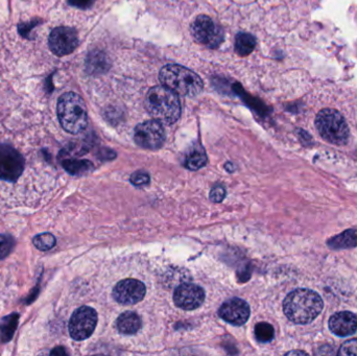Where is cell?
I'll list each match as a JSON object with an SVG mask.
<instances>
[{
	"mask_svg": "<svg viewBox=\"0 0 357 356\" xmlns=\"http://www.w3.org/2000/svg\"><path fill=\"white\" fill-rule=\"evenodd\" d=\"M50 355H67V353L63 347H56L50 353Z\"/></svg>",
	"mask_w": 357,
	"mask_h": 356,
	"instance_id": "f546056e",
	"label": "cell"
},
{
	"mask_svg": "<svg viewBox=\"0 0 357 356\" xmlns=\"http://www.w3.org/2000/svg\"><path fill=\"white\" fill-rule=\"evenodd\" d=\"M316 127L323 139L335 146H343L349 139L350 131L345 117L335 109L321 110L317 115Z\"/></svg>",
	"mask_w": 357,
	"mask_h": 356,
	"instance_id": "5b68a950",
	"label": "cell"
},
{
	"mask_svg": "<svg viewBox=\"0 0 357 356\" xmlns=\"http://www.w3.org/2000/svg\"><path fill=\"white\" fill-rule=\"evenodd\" d=\"M131 183L137 187H144L150 183V176L146 171H136L131 176Z\"/></svg>",
	"mask_w": 357,
	"mask_h": 356,
	"instance_id": "d4e9b609",
	"label": "cell"
},
{
	"mask_svg": "<svg viewBox=\"0 0 357 356\" xmlns=\"http://www.w3.org/2000/svg\"><path fill=\"white\" fill-rule=\"evenodd\" d=\"M327 245L329 248L335 249V250L357 247V229L346 230L344 233L331 238Z\"/></svg>",
	"mask_w": 357,
	"mask_h": 356,
	"instance_id": "2e32d148",
	"label": "cell"
},
{
	"mask_svg": "<svg viewBox=\"0 0 357 356\" xmlns=\"http://www.w3.org/2000/svg\"><path fill=\"white\" fill-rule=\"evenodd\" d=\"M40 23H41V20L35 19V20H31V22L19 24V33L22 35V37L26 38V39H31V36H29L31 35V31H33L38 24H40Z\"/></svg>",
	"mask_w": 357,
	"mask_h": 356,
	"instance_id": "4316f807",
	"label": "cell"
},
{
	"mask_svg": "<svg viewBox=\"0 0 357 356\" xmlns=\"http://www.w3.org/2000/svg\"><path fill=\"white\" fill-rule=\"evenodd\" d=\"M96 0H68V3L75 8H82V10H87L93 6Z\"/></svg>",
	"mask_w": 357,
	"mask_h": 356,
	"instance_id": "f1b7e54d",
	"label": "cell"
},
{
	"mask_svg": "<svg viewBox=\"0 0 357 356\" xmlns=\"http://www.w3.org/2000/svg\"><path fill=\"white\" fill-rule=\"evenodd\" d=\"M322 298L316 292L299 288L287 295L283 301V311L289 321L296 324H310L323 311Z\"/></svg>",
	"mask_w": 357,
	"mask_h": 356,
	"instance_id": "6da1fadb",
	"label": "cell"
},
{
	"mask_svg": "<svg viewBox=\"0 0 357 356\" xmlns=\"http://www.w3.org/2000/svg\"><path fill=\"white\" fill-rule=\"evenodd\" d=\"M329 328L341 338L352 336L357 330V316L350 311L337 313L329 320Z\"/></svg>",
	"mask_w": 357,
	"mask_h": 356,
	"instance_id": "5bb4252c",
	"label": "cell"
},
{
	"mask_svg": "<svg viewBox=\"0 0 357 356\" xmlns=\"http://www.w3.org/2000/svg\"><path fill=\"white\" fill-rule=\"evenodd\" d=\"M205 300V292L201 286L192 284H184L178 286L174 294V301L178 309L193 311L199 309Z\"/></svg>",
	"mask_w": 357,
	"mask_h": 356,
	"instance_id": "7c38bea8",
	"label": "cell"
},
{
	"mask_svg": "<svg viewBox=\"0 0 357 356\" xmlns=\"http://www.w3.org/2000/svg\"><path fill=\"white\" fill-rule=\"evenodd\" d=\"M56 113L61 125L68 133L79 134L87 127V107L75 92H67L59 98Z\"/></svg>",
	"mask_w": 357,
	"mask_h": 356,
	"instance_id": "3957f363",
	"label": "cell"
},
{
	"mask_svg": "<svg viewBox=\"0 0 357 356\" xmlns=\"http://www.w3.org/2000/svg\"><path fill=\"white\" fill-rule=\"evenodd\" d=\"M19 315L13 313L0 320V340L2 343H8L12 340L15 332L18 327Z\"/></svg>",
	"mask_w": 357,
	"mask_h": 356,
	"instance_id": "e0dca14e",
	"label": "cell"
},
{
	"mask_svg": "<svg viewBox=\"0 0 357 356\" xmlns=\"http://www.w3.org/2000/svg\"><path fill=\"white\" fill-rule=\"evenodd\" d=\"M56 238L52 233H42L33 238V244L38 250L50 251L56 246Z\"/></svg>",
	"mask_w": 357,
	"mask_h": 356,
	"instance_id": "7402d4cb",
	"label": "cell"
},
{
	"mask_svg": "<svg viewBox=\"0 0 357 356\" xmlns=\"http://www.w3.org/2000/svg\"><path fill=\"white\" fill-rule=\"evenodd\" d=\"M98 313L89 307L77 309L71 316L68 330L71 338L75 341H84L89 339L98 325Z\"/></svg>",
	"mask_w": 357,
	"mask_h": 356,
	"instance_id": "52a82bcc",
	"label": "cell"
},
{
	"mask_svg": "<svg viewBox=\"0 0 357 356\" xmlns=\"http://www.w3.org/2000/svg\"><path fill=\"white\" fill-rule=\"evenodd\" d=\"M106 62L105 54L100 52H92L86 61V67L90 73L102 72L104 68H106Z\"/></svg>",
	"mask_w": 357,
	"mask_h": 356,
	"instance_id": "44dd1931",
	"label": "cell"
},
{
	"mask_svg": "<svg viewBox=\"0 0 357 356\" xmlns=\"http://www.w3.org/2000/svg\"><path fill=\"white\" fill-rule=\"evenodd\" d=\"M165 130L162 123L157 121H148L135 127L134 140L140 148L146 150H158L165 144Z\"/></svg>",
	"mask_w": 357,
	"mask_h": 356,
	"instance_id": "ba28073f",
	"label": "cell"
},
{
	"mask_svg": "<svg viewBox=\"0 0 357 356\" xmlns=\"http://www.w3.org/2000/svg\"><path fill=\"white\" fill-rule=\"evenodd\" d=\"M50 50L56 56H64L75 52L79 45V37L75 29L59 26L52 29L48 38Z\"/></svg>",
	"mask_w": 357,
	"mask_h": 356,
	"instance_id": "30bf717a",
	"label": "cell"
},
{
	"mask_svg": "<svg viewBox=\"0 0 357 356\" xmlns=\"http://www.w3.org/2000/svg\"><path fill=\"white\" fill-rule=\"evenodd\" d=\"M24 158L8 144H0V179L15 182L22 175Z\"/></svg>",
	"mask_w": 357,
	"mask_h": 356,
	"instance_id": "9c48e42d",
	"label": "cell"
},
{
	"mask_svg": "<svg viewBox=\"0 0 357 356\" xmlns=\"http://www.w3.org/2000/svg\"><path fill=\"white\" fill-rule=\"evenodd\" d=\"M146 294V286L136 279L121 280L113 290V298L123 305L137 304L144 300Z\"/></svg>",
	"mask_w": 357,
	"mask_h": 356,
	"instance_id": "8fae6325",
	"label": "cell"
},
{
	"mask_svg": "<svg viewBox=\"0 0 357 356\" xmlns=\"http://www.w3.org/2000/svg\"><path fill=\"white\" fill-rule=\"evenodd\" d=\"M63 167L71 175H83L93 171V163L89 160H77V159H67L63 161Z\"/></svg>",
	"mask_w": 357,
	"mask_h": 356,
	"instance_id": "d6986e66",
	"label": "cell"
},
{
	"mask_svg": "<svg viewBox=\"0 0 357 356\" xmlns=\"http://www.w3.org/2000/svg\"><path fill=\"white\" fill-rule=\"evenodd\" d=\"M160 81L163 86L173 90L178 95H199L203 90L201 77L190 69L181 65H167L160 71Z\"/></svg>",
	"mask_w": 357,
	"mask_h": 356,
	"instance_id": "277c9868",
	"label": "cell"
},
{
	"mask_svg": "<svg viewBox=\"0 0 357 356\" xmlns=\"http://www.w3.org/2000/svg\"><path fill=\"white\" fill-rule=\"evenodd\" d=\"M274 327L268 323H259L255 326V336L259 342L268 343L274 339Z\"/></svg>",
	"mask_w": 357,
	"mask_h": 356,
	"instance_id": "603a6c76",
	"label": "cell"
},
{
	"mask_svg": "<svg viewBox=\"0 0 357 356\" xmlns=\"http://www.w3.org/2000/svg\"><path fill=\"white\" fill-rule=\"evenodd\" d=\"M191 35L197 43L215 49L224 41V31L222 27L210 17L201 15L191 23Z\"/></svg>",
	"mask_w": 357,
	"mask_h": 356,
	"instance_id": "8992f818",
	"label": "cell"
},
{
	"mask_svg": "<svg viewBox=\"0 0 357 356\" xmlns=\"http://www.w3.org/2000/svg\"><path fill=\"white\" fill-rule=\"evenodd\" d=\"M15 246V240L12 236L0 234V259L4 258L12 252Z\"/></svg>",
	"mask_w": 357,
	"mask_h": 356,
	"instance_id": "cb8c5ba5",
	"label": "cell"
},
{
	"mask_svg": "<svg viewBox=\"0 0 357 356\" xmlns=\"http://www.w3.org/2000/svg\"><path fill=\"white\" fill-rule=\"evenodd\" d=\"M256 46V39L248 33H239L235 38V52L241 56H249Z\"/></svg>",
	"mask_w": 357,
	"mask_h": 356,
	"instance_id": "ac0fdd59",
	"label": "cell"
},
{
	"mask_svg": "<svg viewBox=\"0 0 357 356\" xmlns=\"http://www.w3.org/2000/svg\"><path fill=\"white\" fill-rule=\"evenodd\" d=\"M207 163V156L202 148H195L186 157V167L190 171H197L205 167Z\"/></svg>",
	"mask_w": 357,
	"mask_h": 356,
	"instance_id": "ffe728a7",
	"label": "cell"
},
{
	"mask_svg": "<svg viewBox=\"0 0 357 356\" xmlns=\"http://www.w3.org/2000/svg\"><path fill=\"white\" fill-rule=\"evenodd\" d=\"M337 355L343 356L357 355V339L344 343Z\"/></svg>",
	"mask_w": 357,
	"mask_h": 356,
	"instance_id": "484cf974",
	"label": "cell"
},
{
	"mask_svg": "<svg viewBox=\"0 0 357 356\" xmlns=\"http://www.w3.org/2000/svg\"><path fill=\"white\" fill-rule=\"evenodd\" d=\"M225 196H226V190L220 185L214 186L212 188L211 192H210V200L214 203L222 202Z\"/></svg>",
	"mask_w": 357,
	"mask_h": 356,
	"instance_id": "83f0119b",
	"label": "cell"
},
{
	"mask_svg": "<svg viewBox=\"0 0 357 356\" xmlns=\"http://www.w3.org/2000/svg\"><path fill=\"white\" fill-rule=\"evenodd\" d=\"M250 307L245 300L232 298L222 303L218 315L224 321L232 325L241 326L247 323L250 318Z\"/></svg>",
	"mask_w": 357,
	"mask_h": 356,
	"instance_id": "4fadbf2b",
	"label": "cell"
},
{
	"mask_svg": "<svg viewBox=\"0 0 357 356\" xmlns=\"http://www.w3.org/2000/svg\"><path fill=\"white\" fill-rule=\"evenodd\" d=\"M117 330L123 334H135L142 330V322L134 311H126L119 316L116 322Z\"/></svg>",
	"mask_w": 357,
	"mask_h": 356,
	"instance_id": "9a60e30c",
	"label": "cell"
},
{
	"mask_svg": "<svg viewBox=\"0 0 357 356\" xmlns=\"http://www.w3.org/2000/svg\"><path fill=\"white\" fill-rule=\"evenodd\" d=\"M146 109L155 121L165 125L175 123L182 112L178 94L165 86H156L149 90Z\"/></svg>",
	"mask_w": 357,
	"mask_h": 356,
	"instance_id": "7a4b0ae2",
	"label": "cell"
},
{
	"mask_svg": "<svg viewBox=\"0 0 357 356\" xmlns=\"http://www.w3.org/2000/svg\"><path fill=\"white\" fill-rule=\"evenodd\" d=\"M307 355V353H304V351H291V353H287V355Z\"/></svg>",
	"mask_w": 357,
	"mask_h": 356,
	"instance_id": "4dcf8cb0",
	"label": "cell"
}]
</instances>
